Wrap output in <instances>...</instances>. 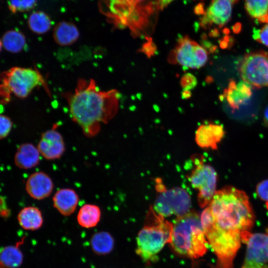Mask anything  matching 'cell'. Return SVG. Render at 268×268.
I'll return each instance as SVG.
<instances>
[{
    "instance_id": "obj_2",
    "label": "cell",
    "mask_w": 268,
    "mask_h": 268,
    "mask_svg": "<svg viewBox=\"0 0 268 268\" xmlns=\"http://www.w3.org/2000/svg\"><path fill=\"white\" fill-rule=\"evenodd\" d=\"M207 206L214 226L225 232L249 231L254 224V215L248 197L233 187L216 191Z\"/></svg>"
},
{
    "instance_id": "obj_6",
    "label": "cell",
    "mask_w": 268,
    "mask_h": 268,
    "mask_svg": "<svg viewBox=\"0 0 268 268\" xmlns=\"http://www.w3.org/2000/svg\"><path fill=\"white\" fill-rule=\"evenodd\" d=\"M0 80L9 92L21 99L27 97L39 85L47 86L41 73L31 67H12L1 73Z\"/></svg>"
},
{
    "instance_id": "obj_35",
    "label": "cell",
    "mask_w": 268,
    "mask_h": 268,
    "mask_svg": "<svg viewBox=\"0 0 268 268\" xmlns=\"http://www.w3.org/2000/svg\"><path fill=\"white\" fill-rule=\"evenodd\" d=\"M242 268H268V266L265 265H257L251 266H243Z\"/></svg>"
},
{
    "instance_id": "obj_39",
    "label": "cell",
    "mask_w": 268,
    "mask_h": 268,
    "mask_svg": "<svg viewBox=\"0 0 268 268\" xmlns=\"http://www.w3.org/2000/svg\"><path fill=\"white\" fill-rule=\"evenodd\" d=\"M2 44L1 41V39L0 38V52L2 48Z\"/></svg>"
},
{
    "instance_id": "obj_19",
    "label": "cell",
    "mask_w": 268,
    "mask_h": 268,
    "mask_svg": "<svg viewBox=\"0 0 268 268\" xmlns=\"http://www.w3.org/2000/svg\"><path fill=\"white\" fill-rule=\"evenodd\" d=\"M145 0H115L113 4V15L114 23L118 26L129 27L131 15L137 6Z\"/></svg>"
},
{
    "instance_id": "obj_8",
    "label": "cell",
    "mask_w": 268,
    "mask_h": 268,
    "mask_svg": "<svg viewBox=\"0 0 268 268\" xmlns=\"http://www.w3.org/2000/svg\"><path fill=\"white\" fill-rule=\"evenodd\" d=\"M238 69L243 80L251 86L268 87V52L258 51L245 55Z\"/></svg>"
},
{
    "instance_id": "obj_41",
    "label": "cell",
    "mask_w": 268,
    "mask_h": 268,
    "mask_svg": "<svg viewBox=\"0 0 268 268\" xmlns=\"http://www.w3.org/2000/svg\"><path fill=\"white\" fill-rule=\"evenodd\" d=\"M266 206H267V208H268V205H266ZM267 234H268V228H267Z\"/></svg>"
},
{
    "instance_id": "obj_16",
    "label": "cell",
    "mask_w": 268,
    "mask_h": 268,
    "mask_svg": "<svg viewBox=\"0 0 268 268\" xmlns=\"http://www.w3.org/2000/svg\"><path fill=\"white\" fill-rule=\"evenodd\" d=\"M252 95V86L244 80L236 83L232 80L224 90V96L230 107L236 110L244 104Z\"/></svg>"
},
{
    "instance_id": "obj_7",
    "label": "cell",
    "mask_w": 268,
    "mask_h": 268,
    "mask_svg": "<svg viewBox=\"0 0 268 268\" xmlns=\"http://www.w3.org/2000/svg\"><path fill=\"white\" fill-rule=\"evenodd\" d=\"M195 166L189 176L192 187L198 191V202L201 207L210 203L216 191L217 173L213 168L204 163L203 157H194Z\"/></svg>"
},
{
    "instance_id": "obj_23",
    "label": "cell",
    "mask_w": 268,
    "mask_h": 268,
    "mask_svg": "<svg viewBox=\"0 0 268 268\" xmlns=\"http://www.w3.org/2000/svg\"><path fill=\"white\" fill-rule=\"evenodd\" d=\"M90 246L93 253L99 256H105L113 251L114 239L108 232H98L91 236Z\"/></svg>"
},
{
    "instance_id": "obj_13",
    "label": "cell",
    "mask_w": 268,
    "mask_h": 268,
    "mask_svg": "<svg viewBox=\"0 0 268 268\" xmlns=\"http://www.w3.org/2000/svg\"><path fill=\"white\" fill-rule=\"evenodd\" d=\"M37 148L40 155L48 160L60 158L66 149L63 136L54 128L42 134Z\"/></svg>"
},
{
    "instance_id": "obj_12",
    "label": "cell",
    "mask_w": 268,
    "mask_h": 268,
    "mask_svg": "<svg viewBox=\"0 0 268 268\" xmlns=\"http://www.w3.org/2000/svg\"><path fill=\"white\" fill-rule=\"evenodd\" d=\"M237 0H211L201 18L203 27L215 24L222 27L230 19L234 3Z\"/></svg>"
},
{
    "instance_id": "obj_5",
    "label": "cell",
    "mask_w": 268,
    "mask_h": 268,
    "mask_svg": "<svg viewBox=\"0 0 268 268\" xmlns=\"http://www.w3.org/2000/svg\"><path fill=\"white\" fill-rule=\"evenodd\" d=\"M201 221L208 244L218 260L233 261L240 247V233H227L217 228L212 222V214L207 206L202 212Z\"/></svg>"
},
{
    "instance_id": "obj_32",
    "label": "cell",
    "mask_w": 268,
    "mask_h": 268,
    "mask_svg": "<svg viewBox=\"0 0 268 268\" xmlns=\"http://www.w3.org/2000/svg\"><path fill=\"white\" fill-rule=\"evenodd\" d=\"M256 192L261 200L268 204V179L260 182L256 187Z\"/></svg>"
},
{
    "instance_id": "obj_21",
    "label": "cell",
    "mask_w": 268,
    "mask_h": 268,
    "mask_svg": "<svg viewBox=\"0 0 268 268\" xmlns=\"http://www.w3.org/2000/svg\"><path fill=\"white\" fill-rule=\"evenodd\" d=\"M17 219L24 229L34 231L40 228L43 223V217L40 210L33 206H26L19 212Z\"/></svg>"
},
{
    "instance_id": "obj_37",
    "label": "cell",
    "mask_w": 268,
    "mask_h": 268,
    "mask_svg": "<svg viewBox=\"0 0 268 268\" xmlns=\"http://www.w3.org/2000/svg\"><path fill=\"white\" fill-rule=\"evenodd\" d=\"M191 95V92L190 90H183L182 93V97L184 99H187L190 97Z\"/></svg>"
},
{
    "instance_id": "obj_33",
    "label": "cell",
    "mask_w": 268,
    "mask_h": 268,
    "mask_svg": "<svg viewBox=\"0 0 268 268\" xmlns=\"http://www.w3.org/2000/svg\"><path fill=\"white\" fill-rule=\"evenodd\" d=\"M155 45H154L153 43L151 42V41H149L146 44H145L143 46L142 48V51L145 53L148 57H150L151 55H152L154 51L155 50L154 49L153 47Z\"/></svg>"
},
{
    "instance_id": "obj_22",
    "label": "cell",
    "mask_w": 268,
    "mask_h": 268,
    "mask_svg": "<svg viewBox=\"0 0 268 268\" xmlns=\"http://www.w3.org/2000/svg\"><path fill=\"white\" fill-rule=\"evenodd\" d=\"M101 216V209L98 205L86 203L80 208L76 218L81 227L89 229L95 227L98 224Z\"/></svg>"
},
{
    "instance_id": "obj_40",
    "label": "cell",
    "mask_w": 268,
    "mask_h": 268,
    "mask_svg": "<svg viewBox=\"0 0 268 268\" xmlns=\"http://www.w3.org/2000/svg\"><path fill=\"white\" fill-rule=\"evenodd\" d=\"M0 268H7L0 263Z\"/></svg>"
},
{
    "instance_id": "obj_9",
    "label": "cell",
    "mask_w": 268,
    "mask_h": 268,
    "mask_svg": "<svg viewBox=\"0 0 268 268\" xmlns=\"http://www.w3.org/2000/svg\"><path fill=\"white\" fill-rule=\"evenodd\" d=\"M173 63L186 68L199 69L204 66L208 60V52L201 46L188 36L180 38L173 53Z\"/></svg>"
},
{
    "instance_id": "obj_38",
    "label": "cell",
    "mask_w": 268,
    "mask_h": 268,
    "mask_svg": "<svg viewBox=\"0 0 268 268\" xmlns=\"http://www.w3.org/2000/svg\"><path fill=\"white\" fill-rule=\"evenodd\" d=\"M264 120L266 123L268 125V106L267 107L264 112Z\"/></svg>"
},
{
    "instance_id": "obj_20",
    "label": "cell",
    "mask_w": 268,
    "mask_h": 268,
    "mask_svg": "<svg viewBox=\"0 0 268 268\" xmlns=\"http://www.w3.org/2000/svg\"><path fill=\"white\" fill-rule=\"evenodd\" d=\"M79 36V32L77 27L70 22H60L54 29V40L61 46L72 45L78 40Z\"/></svg>"
},
{
    "instance_id": "obj_18",
    "label": "cell",
    "mask_w": 268,
    "mask_h": 268,
    "mask_svg": "<svg viewBox=\"0 0 268 268\" xmlns=\"http://www.w3.org/2000/svg\"><path fill=\"white\" fill-rule=\"evenodd\" d=\"M40 154L33 144L25 143L17 148L14 161L16 166L22 169H29L36 166L40 161Z\"/></svg>"
},
{
    "instance_id": "obj_26",
    "label": "cell",
    "mask_w": 268,
    "mask_h": 268,
    "mask_svg": "<svg viewBox=\"0 0 268 268\" xmlns=\"http://www.w3.org/2000/svg\"><path fill=\"white\" fill-rule=\"evenodd\" d=\"M27 24L30 30L38 35L47 33L52 25L50 17L41 11L33 12L28 17Z\"/></svg>"
},
{
    "instance_id": "obj_28",
    "label": "cell",
    "mask_w": 268,
    "mask_h": 268,
    "mask_svg": "<svg viewBox=\"0 0 268 268\" xmlns=\"http://www.w3.org/2000/svg\"><path fill=\"white\" fill-rule=\"evenodd\" d=\"M37 0H9L8 7L9 10L13 13L27 11L32 9Z\"/></svg>"
},
{
    "instance_id": "obj_27",
    "label": "cell",
    "mask_w": 268,
    "mask_h": 268,
    "mask_svg": "<svg viewBox=\"0 0 268 268\" xmlns=\"http://www.w3.org/2000/svg\"><path fill=\"white\" fill-rule=\"evenodd\" d=\"M245 7L252 18L268 22V0H245Z\"/></svg>"
},
{
    "instance_id": "obj_17",
    "label": "cell",
    "mask_w": 268,
    "mask_h": 268,
    "mask_svg": "<svg viewBox=\"0 0 268 268\" xmlns=\"http://www.w3.org/2000/svg\"><path fill=\"white\" fill-rule=\"evenodd\" d=\"M53 206L65 216L71 215L76 210L79 197L76 192L70 188L58 190L53 197Z\"/></svg>"
},
{
    "instance_id": "obj_31",
    "label": "cell",
    "mask_w": 268,
    "mask_h": 268,
    "mask_svg": "<svg viewBox=\"0 0 268 268\" xmlns=\"http://www.w3.org/2000/svg\"><path fill=\"white\" fill-rule=\"evenodd\" d=\"M197 84L196 77L190 73L184 75L181 79V85L183 90H190L194 88Z\"/></svg>"
},
{
    "instance_id": "obj_4",
    "label": "cell",
    "mask_w": 268,
    "mask_h": 268,
    "mask_svg": "<svg viewBox=\"0 0 268 268\" xmlns=\"http://www.w3.org/2000/svg\"><path fill=\"white\" fill-rule=\"evenodd\" d=\"M146 220V224L137 234L136 252L143 260L149 261L153 260L165 244L170 243L173 225L152 207Z\"/></svg>"
},
{
    "instance_id": "obj_1",
    "label": "cell",
    "mask_w": 268,
    "mask_h": 268,
    "mask_svg": "<svg viewBox=\"0 0 268 268\" xmlns=\"http://www.w3.org/2000/svg\"><path fill=\"white\" fill-rule=\"evenodd\" d=\"M71 118L88 138L96 136L101 125L116 115L120 94L116 89L101 90L94 79L79 78L73 91L63 94Z\"/></svg>"
},
{
    "instance_id": "obj_24",
    "label": "cell",
    "mask_w": 268,
    "mask_h": 268,
    "mask_svg": "<svg viewBox=\"0 0 268 268\" xmlns=\"http://www.w3.org/2000/svg\"><path fill=\"white\" fill-rule=\"evenodd\" d=\"M1 39L2 47L8 52L13 54L22 51L26 44V37L23 33L15 29L6 31Z\"/></svg>"
},
{
    "instance_id": "obj_25",
    "label": "cell",
    "mask_w": 268,
    "mask_h": 268,
    "mask_svg": "<svg viewBox=\"0 0 268 268\" xmlns=\"http://www.w3.org/2000/svg\"><path fill=\"white\" fill-rule=\"evenodd\" d=\"M21 243L0 248V263L7 268H16L23 261V255L19 248Z\"/></svg>"
},
{
    "instance_id": "obj_14",
    "label": "cell",
    "mask_w": 268,
    "mask_h": 268,
    "mask_svg": "<svg viewBox=\"0 0 268 268\" xmlns=\"http://www.w3.org/2000/svg\"><path fill=\"white\" fill-rule=\"evenodd\" d=\"M54 186L51 177L42 171L31 174L25 184L27 194L36 200H42L49 197L53 192Z\"/></svg>"
},
{
    "instance_id": "obj_3",
    "label": "cell",
    "mask_w": 268,
    "mask_h": 268,
    "mask_svg": "<svg viewBox=\"0 0 268 268\" xmlns=\"http://www.w3.org/2000/svg\"><path fill=\"white\" fill-rule=\"evenodd\" d=\"M172 225L169 244L175 252L191 259H198L206 253L208 243L197 212L189 211L177 217Z\"/></svg>"
},
{
    "instance_id": "obj_15",
    "label": "cell",
    "mask_w": 268,
    "mask_h": 268,
    "mask_svg": "<svg viewBox=\"0 0 268 268\" xmlns=\"http://www.w3.org/2000/svg\"><path fill=\"white\" fill-rule=\"evenodd\" d=\"M224 135L223 127L213 123L201 125L195 134V141L202 148L216 149Z\"/></svg>"
},
{
    "instance_id": "obj_29",
    "label": "cell",
    "mask_w": 268,
    "mask_h": 268,
    "mask_svg": "<svg viewBox=\"0 0 268 268\" xmlns=\"http://www.w3.org/2000/svg\"><path fill=\"white\" fill-rule=\"evenodd\" d=\"M12 127V122L10 118L4 115H0V139L8 135Z\"/></svg>"
},
{
    "instance_id": "obj_11",
    "label": "cell",
    "mask_w": 268,
    "mask_h": 268,
    "mask_svg": "<svg viewBox=\"0 0 268 268\" xmlns=\"http://www.w3.org/2000/svg\"><path fill=\"white\" fill-rule=\"evenodd\" d=\"M241 241L247 245L243 266L265 265L268 262V234L251 233L249 231L241 233Z\"/></svg>"
},
{
    "instance_id": "obj_36",
    "label": "cell",
    "mask_w": 268,
    "mask_h": 268,
    "mask_svg": "<svg viewBox=\"0 0 268 268\" xmlns=\"http://www.w3.org/2000/svg\"><path fill=\"white\" fill-rule=\"evenodd\" d=\"M173 0H158V2L161 8H163Z\"/></svg>"
},
{
    "instance_id": "obj_30",
    "label": "cell",
    "mask_w": 268,
    "mask_h": 268,
    "mask_svg": "<svg viewBox=\"0 0 268 268\" xmlns=\"http://www.w3.org/2000/svg\"><path fill=\"white\" fill-rule=\"evenodd\" d=\"M253 37L257 41L268 47V24L260 29L254 30Z\"/></svg>"
},
{
    "instance_id": "obj_10",
    "label": "cell",
    "mask_w": 268,
    "mask_h": 268,
    "mask_svg": "<svg viewBox=\"0 0 268 268\" xmlns=\"http://www.w3.org/2000/svg\"><path fill=\"white\" fill-rule=\"evenodd\" d=\"M190 206L191 200L188 194L183 189L176 188L161 190L153 208L164 217L173 214L179 217L188 212Z\"/></svg>"
},
{
    "instance_id": "obj_34",
    "label": "cell",
    "mask_w": 268,
    "mask_h": 268,
    "mask_svg": "<svg viewBox=\"0 0 268 268\" xmlns=\"http://www.w3.org/2000/svg\"><path fill=\"white\" fill-rule=\"evenodd\" d=\"M233 262L217 260L216 265L213 268H232Z\"/></svg>"
}]
</instances>
